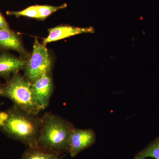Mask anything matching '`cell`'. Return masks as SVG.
<instances>
[{"label": "cell", "mask_w": 159, "mask_h": 159, "mask_svg": "<svg viewBox=\"0 0 159 159\" xmlns=\"http://www.w3.org/2000/svg\"><path fill=\"white\" fill-rule=\"evenodd\" d=\"M67 7L66 4H64L60 6H51L47 5H37L36 6L39 15V19L43 20L51 14L61 10L65 9Z\"/></svg>", "instance_id": "12"}, {"label": "cell", "mask_w": 159, "mask_h": 159, "mask_svg": "<svg viewBox=\"0 0 159 159\" xmlns=\"http://www.w3.org/2000/svg\"><path fill=\"white\" fill-rule=\"evenodd\" d=\"M0 47L25 54L21 43L18 37L10 29H0Z\"/></svg>", "instance_id": "9"}, {"label": "cell", "mask_w": 159, "mask_h": 159, "mask_svg": "<svg viewBox=\"0 0 159 159\" xmlns=\"http://www.w3.org/2000/svg\"><path fill=\"white\" fill-rule=\"evenodd\" d=\"M31 83L35 99L40 107L44 110L48 106L53 93V82L50 73L43 74Z\"/></svg>", "instance_id": "6"}, {"label": "cell", "mask_w": 159, "mask_h": 159, "mask_svg": "<svg viewBox=\"0 0 159 159\" xmlns=\"http://www.w3.org/2000/svg\"><path fill=\"white\" fill-rule=\"evenodd\" d=\"M51 63V57L45 45L35 39L32 55L25 68L26 79L33 83L43 74L50 73Z\"/></svg>", "instance_id": "4"}, {"label": "cell", "mask_w": 159, "mask_h": 159, "mask_svg": "<svg viewBox=\"0 0 159 159\" xmlns=\"http://www.w3.org/2000/svg\"><path fill=\"white\" fill-rule=\"evenodd\" d=\"M20 159H61L59 156L38 148H28L23 153Z\"/></svg>", "instance_id": "10"}, {"label": "cell", "mask_w": 159, "mask_h": 159, "mask_svg": "<svg viewBox=\"0 0 159 159\" xmlns=\"http://www.w3.org/2000/svg\"><path fill=\"white\" fill-rule=\"evenodd\" d=\"M9 29V28L6 20L0 13V29Z\"/></svg>", "instance_id": "14"}, {"label": "cell", "mask_w": 159, "mask_h": 159, "mask_svg": "<svg viewBox=\"0 0 159 159\" xmlns=\"http://www.w3.org/2000/svg\"><path fill=\"white\" fill-rule=\"evenodd\" d=\"M148 157L159 159V136L146 148L137 153L134 159H145Z\"/></svg>", "instance_id": "11"}, {"label": "cell", "mask_w": 159, "mask_h": 159, "mask_svg": "<svg viewBox=\"0 0 159 159\" xmlns=\"http://www.w3.org/2000/svg\"><path fill=\"white\" fill-rule=\"evenodd\" d=\"M48 37L44 39V44L64 39L77 34L83 33H92L94 32L92 27L79 28L71 26H59L49 29Z\"/></svg>", "instance_id": "7"}, {"label": "cell", "mask_w": 159, "mask_h": 159, "mask_svg": "<svg viewBox=\"0 0 159 159\" xmlns=\"http://www.w3.org/2000/svg\"><path fill=\"white\" fill-rule=\"evenodd\" d=\"M26 63L25 61L7 53L0 54V77L9 78L11 74H16L20 70L25 69Z\"/></svg>", "instance_id": "8"}, {"label": "cell", "mask_w": 159, "mask_h": 159, "mask_svg": "<svg viewBox=\"0 0 159 159\" xmlns=\"http://www.w3.org/2000/svg\"><path fill=\"white\" fill-rule=\"evenodd\" d=\"M96 142V135L92 129L75 128L70 137L68 152L72 157L89 148Z\"/></svg>", "instance_id": "5"}, {"label": "cell", "mask_w": 159, "mask_h": 159, "mask_svg": "<svg viewBox=\"0 0 159 159\" xmlns=\"http://www.w3.org/2000/svg\"><path fill=\"white\" fill-rule=\"evenodd\" d=\"M7 14L9 15L15 16L17 17L22 16L39 19V15L36 6H30L22 11H8Z\"/></svg>", "instance_id": "13"}, {"label": "cell", "mask_w": 159, "mask_h": 159, "mask_svg": "<svg viewBox=\"0 0 159 159\" xmlns=\"http://www.w3.org/2000/svg\"><path fill=\"white\" fill-rule=\"evenodd\" d=\"M3 90L2 97L11 100L13 105L22 110L34 116L43 111L34 97L32 83L17 73L9 77L3 86Z\"/></svg>", "instance_id": "3"}, {"label": "cell", "mask_w": 159, "mask_h": 159, "mask_svg": "<svg viewBox=\"0 0 159 159\" xmlns=\"http://www.w3.org/2000/svg\"><path fill=\"white\" fill-rule=\"evenodd\" d=\"M42 124L37 147L56 155L68 150L70 137L75 127L68 120L46 112L41 117Z\"/></svg>", "instance_id": "2"}, {"label": "cell", "mask_w": 159, "mask_h": 159, "mask_svg": "<svg viewBox=\"0 0 159 159\" xmlns=\"http://www.w3.org/2000/svg\"><path fill=\"white\" fill-rule=\"evenodd\" d=\"M3 93V86L0 84V97H2Z\"/></svg>", "instance_id": "15"}, {"label": "cell", "mask_w": 159, "mask_h": 159, "mask_svg": "<svg viewBox=\"0 0 159 159\" xmlns=\"http://www.w3.org/2000/svg\"><path fill=\"white\" fill-rule=\"evenodd\" d=\"M41 118L13 105L0 112V129L7 137L28 147H37L41 129Z\"/></svg>", "instance_id": "1"}]
</instances>
